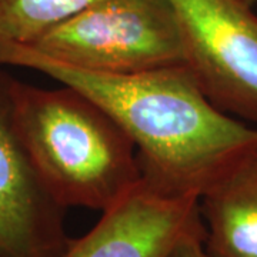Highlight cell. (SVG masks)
<instances>
[{"label":"cell","mask_w":257,"mask_h":257,"mask_svg":"<svg viewBox=\"0 0 257 257\" xmlns=\"http://www.w3.org/2000/svg\"><path fill=\"white\" fill-rule=\"evenodd\" d=\"M186 66L220 110L257 124V15L243 0H167Z\"/></svg>","instance_id":"obj_4"},{"label":"cell","mask_w":257,"mask_h":257,"mask_svg":"<svg viewBox=\"0 0 257 257\" xmlns=\"http://www.w3.org/2000/svg\"><path fill=\"white\" fill-rule=\"evenodd\" d=\"M20 45L93 73L133 74L186 64L167 0H99Z\"/></svg>","instance_id":"obj_3"},{"label":"cell","mask_w":257,"mask_h":257,"mask_svg":"<svg viewBox=\"0 0 257 257\" xmlns=\"http://www.w3.org/2000/svg\"><path fill=\"white\" fill-rule=\"evenodd\" d=\"M202 229L199 196L162 192L142 177L59 257H170L187 234Z\"/></svg>","instance_id":"obj_6"},{"label":"cell","mask_w":257,"mask_h":257,"mask_svg":"<svg viewBox=\"0 0 257 257\" xmlns=\"http://www.w3.org/2000/svg\"><path fill=\"white\" fill-rule=\"evenodd\" d=\"M206 229L193 231L187 234L175 248L170 257H209L204 248Z\"/></svg>","instance_id":"obj_9"},{"label":"cell","mask_w":257,"mask_h":257,"mask_svg":"<svg viewBox=\"0 0 257 257\" xmlns=\"http://www.w3.org/2000/svg\"><path fill=\"white\" fill-rule=\"evenodd\" d=\"M13 79L0 70V257H59L70 243L56 200L19 136Z\"/></svg>","instance_id":"obj_5"},{"label":"cell","mask_w":257,"mask_h":257,"mask_svg":"<svg viewBox=\"0 0 257 257\" xmlns=\"http://www.w3.org/2000/svg\"><path fill=\"white\" fill-rule=\"evenodd\" d=\"M99 0H0V40L30 43Z\"/></svg>","instance_id":"obj_8"},{"label":"cell","mask_w":257,"mask_h":257,"mask_svg":"<svg viewBox=\"0 0 257 257\" xmlns=\"http://www.w3.org/2000/svg\"><path fill=\"white\" fill-rule=\"evenodd\" d=\"M13 117L37 172L69 207L106 211L142 182L135 143L107 111L72 86L12 84Z\"/></svg>","instance_id":"obj_2"},{"label":"cell","mask_w":257,"mask_h":257,"mask_svg":"<svg viewBox=\"0 0 257 257\" xmlns=\"http://www.w3.org/2000/svg\"><path fill=\"white\" fill-rule=\"evenodd\" d=\"M244 3H247V5H250V6H253L254 3H257V0H243Z\"/></svg>","instance_id":"obj_10"},{"label":"cell","mask_w":257,"mask_h":257,"mask_svg":"<svg viewBox=\"0 0 257 257\" xmlns=\"http://www.w3.org/2000/svg\"><path fill=\"white\" fill-rule=\"evenodd\" d=\"M209 257H257V145L200 196Z\"/></svg>","instance_id":"obj_7"},{"label":"cell","mask_w":257,"mask_h":257,"mask_svg":"<svg viewBox=\"0 0 257 257\" xmlns=\"http://www.w3.org/2000/svg\"><path fill=\"white\" fill-rule=\"evenodd\" d=\"M0 66L36 70L92 97L135 143L143 180L162 192L200 197L257 145V127L216 107L186 64L93 73L0 40Z\"/></svg>","instance_id":"obj_1"}]
</instances>
